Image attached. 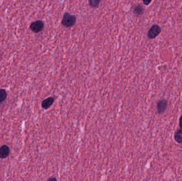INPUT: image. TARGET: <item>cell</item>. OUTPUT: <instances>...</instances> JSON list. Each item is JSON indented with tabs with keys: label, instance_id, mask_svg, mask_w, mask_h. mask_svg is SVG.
<instances>
[{
	"label": "cell",
	"instance_id": "obj_1",
	"mask_svg": "<svg viewBox=\"0 0 182 181\" xmlns=\"http://www.w3.org/2000/svg\"><path fill=\"white\" fill-rule=\"evenodd\" d=\"M77 17L69 12H65L62 19V24L66 28H72L75 25Z\"/></svg>",
	"mask_w": 182,
	"mask_h": 181
},
{
	"label": "cell",
	"instance_id": "obj_2",
	"mask_svg": "<svg viewBox=\"0 0 182 181\" xmlns=\"http://www.w3.org/2000/svg\"><path fill=\"white\" fill-rule=\"evenodd\" d=\"M30 29L34 33H40L42 32L44 28V23L40 20L34 21L30 24Z\"/></svg>",
	"mask_w": 182,
	"mask_h": 181
},
{
	"label": "cell",
	"instance_id": "obj_3",
	"mask_svg": "<svg viewBox=\"0 0 182 181\" xmlns=\"http://www.w3.org/2000/svg\"><path fill=\"white\" fill-rule=\"evenodd\" d=\"M161 32V28L157 24H154L149 29L147 33V37L150 39H155Z\"/></svg>",
	"mask_w": 182,
	"mask_h": 181
},
{
	"label": "cell",
	"instance_id": "obj_4",
	"mask_svg": "<svg viewBox=\"0 0 182 181\" xmlns=\"http://www.w3.org/2000/svg\"><path fill=\"white\" fill-rule=\"evenodd\" d=\"M10 150L9 147L7 145H3L0 148V158L4 159L7 158L10 155Z\"/></svg>",
	"mask_w": 182,
	"mask_h": 181
},
{
	"label": "cell",
	"instance_id": "obj_5",
	"mask_svg": "<svg viewBox=\"0 0 182 181\" xmlns=\"http://www.w3.org/2000/svg\"><path fill=\"white\" fill-rule=\"evenodd\" d=\"M167 106V101L165 99H163L158 101L157 105L158 112L159 113H162L165 111Z\"/></svg>",
	"mask_w": 182,
	"mask_h": 181
},
{
	"label": "cell",
	"instance_id": "obj_6",
	"mask_svg": "<svg viewBox=\"0 0 182 181\" xmlns=\"http://www.w3.org/2000/svg\"><path fill=\"white\" fill-rule=\"evenodd\" d=\"M54 101V98H53L52 97L47 98L42 101V107L45 110H47L52 106Z\"/></svg>",
	"mask_w": 182,
	"mask_h": 181
},
{
	"label": "cell",
	"instance_id": "obj_7",
	"mask_svg": "<svg viewBox=\"0 0 182 181\" xmlns=\"http://www.w3.org/2000/svg\"><path fill=\"white\" fill-rule=\"evenodd\" d=\"M144 12V8L141 4L136 5L133 9L134 13L137 16H141L143 14Z\"/></svg>",
	"mask_w": 182,
	"mask_h": 181
},
{
	"label": "cell",
	"instance_id": "obj_8",
	"mask_svg": "<svg viewBox=\"0 0 182 181\" xmlns=\"http://www.w3.org/2000/svg\"><path fill=\"white\" fill-rule=\"evenodd\" d=\"M174 139L175 141L179 143H182V129L177 131L174 135Z\"/></svg>",
	"mask_w": 182,
	"mask_h": 181
},
{
	"label": "cell",
	"instance_id": "obj_9",
	"mask_svg": "<svg viewBox=\"0 0 182 181\" xmlns=\"http://www.w3.org/2000/svg\"><path fill=\"white\" fill-rule=\"evenodd\" d=\"M101 0H89V4L90 7L93 9L97 8L99 6Z\"/></svg>",
	"mask_w": 182,
	"mask_h": 181
},
{
	"label": "cell",
	"instance_id": "obj_10",
	"mask_svg": "<svg viewBox=\"0 0 182 181\" xmlns=\"http://www.w3.org/2000/svg\"><path fill=\"white\" fill-rule=\"evenodd\" d=\"M7 97V93L4 89H0V103L5 101Z\"/></svg>",
	"mask_w": 182,
	"mask_h": 181
},
{
	"label": "cell",
	"instance_id": "obj_11",
	"mask_svg": "<svg viewBox=\"0 0 182 181\" xmlns=\"http://www.w3.org/2000/svg\"><path fill=\"white\" fill-rule=\"evenodd\" d=\"M152 1V0H143L144 4L145 5H148Z\"/></svg>",
	"mask_w": 182,
	"mask_h": 181
},
{
	"label": "cell",
	"instance_id": "obj_12",
	"mask_svg": "<svg viewBox=\"0 0 182 181\" xmlns=\"http://www.w3.org/2000/svg\"><path fill=\"white\" fill-rule=\"evenodd\" d=\"M179 126L180 128L182 129V115L180 116L179 120Z\"/></svg>",
	"mask_w": 182,
	"mask_h": 181
},
{
	"label": "cell",
	"instance_id": "obj_13",
	"mask_svg": "<svg viewBox=\"0 0 182 181\" xmlns=\"http://www.w3.org/2000/svg\"><path fill=\"white\" fill-rule=\"evenodd\" d=\"M47 180H49V181H50V180H56V178H50Z\"/></svg>",
	"mask_w": 182,
	"mask_h": 181
}]
</instances>
